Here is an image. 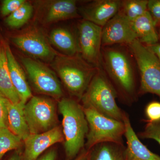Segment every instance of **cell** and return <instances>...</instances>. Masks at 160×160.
Instances as JSON below:
<instances>
[{
    "instance_id": "obj_21",
    "label": "cell",
    "mask_w": 160,
    "mask_h": 160,
    "mask_svg": "<svg viewBox=\"0 0 160 160\" xmlns=\"http://www.w3.org/2000/svg\"><path fill=\"white\" fill-rule=\"evenodd\" d=\"M34 14V7L26 1L19 9L5 19V23L11 29H18L26 25Z\"/></svg>"
},
{
    "instance_id": "obj_28",
    "label": "cell",
    "mask_w": 160,
    "mask_h": 160,
    "mask_svg": "<svg viewBox=\"0 0 160 160\" xmlns=\"http://www.w3.org/2000/svg\"><path fill=\"white\" fill-rule=\"evenodd\" d=\"M147 10L151 15L155 25L160 24V0H149Z\"/></svg>"
},
{
    "instance_id": "obj_13",
    "label": "cell",
    "mask_w": 160,
    "mask_h": 160,
    "mask_svg": "<svg viewBox=\"0 0 160 160\" xmlns=\"http://www.w3.org/2000/svg\"><path fill=\"white\" fill-rule=\"evenodd\" d=\"M63 141L62 128L58 126L42 133L30 134L24 141L22 160H36L51 146Z\"/></svg>"
},
{
    "instance_id": "obj_23",
    "label": "cell",
    "mask_w": 160,
    "mask_h": 160,
    "mask_svg": "<svg viewBox=\"0 0 160 160\" xmlns=\"http://www.w3.org/2000/svg\"><path fill=\"white\" fill-rule=\"evenodd\" d=\"M148 3L147 0L122 1L119 12L130 22H132L148 11Z\"/></svg>"
},
{
    "instance_id": "obj_16",
    "label": "cell",
    "mask_w": 160,
    "mask_h": 160,
    "mask_svg": "<svg viewBox=\"0 0 160 160\" xmlns=\"http://www.w3.org/2000/svg\"><path fill=\"white\" fill-rule=\"evenodd\" d=\"M5 48L12 82L16 91L19 96L21 102L26 104L32 97L26 72L17 61L10 47L7 44H5Z\"/></svg>"
},
{
    "instance_id": "obj_27",
    "label": "cell",
    "mask_w": 160,
    "mask_h": 160,
    "mask_svg": "<svg viewBox=\"0 0 160 160\" xmlns=\"http://www.w3.org/2000/svg\"><path fill=\"white\" fill-rule=\"evenodd\" d=\"M149 122H160V103L153 102L148 104L146 109Z\"/></svg>"
},
{
    "instance_id": "obj_2",
    "label": "cell",
    "mask_w": 160,
    "mask_h": 160,
    "mask_svg": "<svg viewBox=\"0 0 160 160\" xmlns=\"http://www.w3.org/2000/svg\"><path fill=\"white\" fill-rule=\"evenodd\" d=\"M50 64L69 93L80 99L98 69L79 53L67 56L60 53Z\"/></svg>"
},
{
    "instance_id": "obj_31",
    "label": "cell",
    "mask_w": 160,
    "mask_h": 160,
    "mask_svg": "<svg viewBox=\"0 0 160 160\" xmlns=\"http://www.w3.org/2000/svg\"><path fill=\"white\" fill-rule=\"evenodd\" d=\"M8 100L0 93V112L7 111V103Z\"/></svg>"
},
{
    "instance_id": "obj_14",
    "label": "cell",
    "mask_w": 160,
    "mask_h": 160,
    "mask_svg": "<svg viewBox=\"0 0 160 160\" xmlns=\"http://www.w3.org/2000/svg\"><path fill=\"white\" fill-rule=\"evenodd\" d=\"M121 3L119 0L93 1L78 8L79 14L84 20L103 27L119 11Z\"/></svg>"
},
{
    "instance_id": "obj_4",
    "label": "cell",
    "mask_w": 160,
    "mask_h": 160,
    "mask_svg": "<svg viewBox=\"0 0 160 160\" xmlns=\"http://www.w3.org/2000/svg\"><path fill=\"white\" fill-rule=\"evenodd\" d=\"M127 52L121 48L107 47L102 51V68L125 96L135 93L134 69Z\"/></svg>"
},
{
    "instance_id": "obj_5",
    "label": "cell",
    "mask_w": 160,
    "mask_h": 160,
    "mask_svg": "<svg viewBox=\"0 0 160 160\" xmlns=\"http://www.w3.org/2000/svg\"><path fill=\"white\" fill-rule=\"evenodd\" d=\"M83 107L89 128L86 144L88 149L102 143L122 145L125 132L123 121L106 117L91 107Z\"/></svg>"
},
{
    "instance_id": "obj_24",
    "label": "cell",
    "mask_w": 160,
    "mask_h": 160,
    "mask_svg": "<svg viewBox=\"0 0 160 160\" xmlns=\"http://www.w3.org/2000/svg\"><path fill=\"white\" fill-rule=\"evenodd\" d=\"M22 141L8 128H0V160L8 152L17 150Z\"/></svg>"
},
{
    "instance_id": "obj_11",
    "label": "cell",
    "mask_w": 160,
    "mask_h": 160,
    "mask_svg": "<svg viewBox=\"0 0 160 160\" xmlns=\"http://www.w3.org/2000/svg\"><path fill=\"white\" fill-rule=\"evenodd\" d=\"M78 29L79 54L87 62L98 69L102 68V27L84 20Z\"/></svg>"
},
{
    "instance_id": "obj_29",
    "label": "cell",
    "mask_w": 160,
    "mask_h": 160,
    "mask_svg": "<svg viewBox=\"0 0 160 160\" xmlns=\"http://www.w3.org/2000/svg\"><path fill=\"white\" fill-rule=\"evenodd\" d=\"M57 152L55 149H50L43 153L36 160H57Z\"/></svg>"
},
{
    "instance_id": "obj_1",
    "label": "cell",
    "mask_w": 160,
    "mask_h": 160,
    "mask_svg": "<svg viewBox=\"0 0 160 160\" xmlns=\"http://www.w3.org/2000/svg\"><path fill=\"white\" fill-rule=\"evenodd\" d=\"M62 116L64 148L67 159L77 155L85 145L88 132V125L83 106L75 100L63 98L58 103Z\"/></svg>"
},
{
    "instance_id": "obj_9",
    "label": "cell",
    "mask_w": 160,
    "mask_h": 160,
    "mask_svg": "<svg viewBox=\"0 0 160 160\" xmlns=\"http://www.w3.org/2000/svg\"><path fill=\"white\" fill-rule=\"evenodd\" d=\"M24 112L30 134L42 133L57 126L56 106L50 98L32 96L25 104Z\"/></svg>"
},
{
    "instance_id": "obj_6",
    "label": "cell",
    "mask_w": 160,
    "mask_h": 160,
    "mask_svg": "<svg viewBox=\"0 0 160 160\" xmlns=\"http://www.w3.org/2000/svg\"><path fill=\"white\" fill-rule=\"evenodd\" d=\"M21 61L26 76L36 92L55 99L62 98V85L53 69L46 63L29 57H22Z\"/></svg>"
},
{
    "instance_id": "obj_32",
    "label": "cell",
    "mask_w": 160,
    "mask_h": 160,
    "mask_svg": "<svg viewBox=\"0 0 160 160\" xmlns=\"http://www.w3.org/2000/svg\"><path fill=\"white\" fill-rule=\"evenodd\" d=\"M7 160H22V153L18 150H15Z\"/></svg>"
},
{
    "instance_id": "obj_26",
    "label": "cell",
    "mask_w": 160,
    "mask_h": 160,
    "mask_svg": "<svg viewBox=\"0 0 160 160\" xmlns=\"http://www.w3.org/2000/svg\"><path fill=\"white\" fill-rule=\"evenodd\" d=\"M26 0H4L2 1L0 12L3 17H8L20 8Z\"/></svg>"
},
{
    "instance_id": "obj_8",
    "label": "cell",
    "mask_w": 160,
    "mask_h": 160,
    "mask_svg": "<svg viewBox=\"0 0 160 160\" xmlns=\"http://www.w3.org/2000/svg\"><path fill=\"white\" fill-rule=\"evenodd\" d=\"M12 42L27 57L50 64L60 53L52 46L48 38L35 26H29L11 38Z\"/></svg>"
},
{
    "instance_id": "obj_19",
    "label": "cell",
    "mask_w": 160,
    "mask_h": 160,
    "mask_svg": "<svg viewBox=\"0 0 160 160\" xmlns=\"http://www.w3.org/2000/svg\"><path fill=\"white\" fill-rule=\"evenodd\" d=\"M131 22L137 39L140 42L147 46H152L158 42V34L149 12L147 11L145 14Z\"/></svg>"
},
{
    "instance_id": "obj_33",
    "label": "cell",
    "mask_w": 160,
    "mask_h": 160,
    "mask_svg": "<svg viewBox=\"0 0 160 160\" xmlns=\"http://www.w3.org/2000/svg\"><path fill=\"white\" fill-rule=\"evenodd\" d=\"M76 160H88V159H87V158L86 155H83L80 157Z\"/></svg>"
},
{
    "instance_id": "obj_20",
    "label": "cell",
    "mask_w": 160,
    "mask_h": 160,
    "mask_svg": "<svg viewBox=\"0 0 160 160\" xmlns=\"http://www.w3.org/2000/svg\"><path fill=\"white\" fill-rule=\"evenodd\" d=\"M0 93L13 104L22 102L10 78L5 44H0Z\"/></svg>"
},
{
    "instance_id": "obj_10",
    "label": "cell",
    "mask_w": 160,
    "mask_h": 160,
    "mask_svg": "<svg viewBox=\"0 0 160 160\" xmlns=\"http://www.w3.org/2000/svg\"><path fill=\"white\" fill-rule=\"evenodd\" d=\"M35 19L42 26L80 17L74 0H39L34 1Z\"/></svg>"
},
{
    "instance_id": "obj_25",
    "label": "cell",
    "mask_w": 160,
    "mask_h": 160,
    "mask_svg": "<svg viewBox=\"0 0 160 160\" xmlns=\"http://www.w3.org/2000/svg\"><path fill=\"white\" fill-rule=\"evenodd\" d=\"M140 135L144 138L154 140L160 145V122L148 123Z\"/></svg>"
},
{
    "instance_id": "obj_18",
    "label": "cell",
    "mask_w": 160,
    "mask_h": 160,
    "mask_svg": "<svg viewBox=\"0 0 160 160\" xmlns=\"http://www.w3.org/2000/svg\"><path fill=\"white\" fill-rule=\"evenodd\" d=\"M25 105L22 102L13 104L9 100L7 103V128L23 141L30 134L24 114Z\"/></svg>"
},
{
    "instance_id": "obj_22",
    "label": "cell",
    "mask_w": 160,
    "mask_h": 160,
    "mask_svg": "<svg viewBox=\"0 0 160 160\" xmlns=\"http://www.w3.org/2000/svg\"><path fill=\"white\" fill-rule=\"evenodd\" d=\"M121 145L112 143L98 144L92 154L91 160H125Z\"/></svg>"
},
{
    "instance_id": "obj_15",
    "label": "cell",
    "mask_w": 160,
    "mask_h": 160,
    "mask_svg": "<svg viewBox=\"0 0 160 160\" xmlns=\"http://www.w3.org/2000/svg\"><path fill=\"white\" fill-rule=\"evenodd\" d=\"M125 136L127 147L123 152L125 160H160V157L152 152L139 139L131 126L129 117L124 114Z\"/></svg>"
},
{
    "instance_id": "obj_17",
    "label": "cell",
    "mask_w": 160,
    "mask_h": 160,
    "mask_svg": "<svg viewBox=\"0 0 160 160\" xmlns=\"http://www.w3.org/2000/svg\"><path fill=\"white\" fill-rule=\"evenodd\" d=\"M48 38L52 46L61 51V54L73 56L79 53L77 38L67 28H54L50 32Z\"/></svg>"
},
{
    "instance_id": "obj_12",
    "label": "cell",
    "mask_w": 160,
    "mask_h": 160,
    "mask_svg": "<svg viewBox=\"0 0 160 160\" xmlns=\"http://www.w3.org/2000/svg\"><path fill=\"white\" fill-rule=\"evenodd\" d=\"M137 39L131 22L119 11L102 27V46L129 45Z\"/></svg>"
},
{
    "instance_id": "obj_30",
    "label": "cell",
    "mask_w": 160,
    "mask_h": 160,
    "mask_svg": "<svg viewBox=\"0 0 160 160\" xmlns=\"http://www.w3.org/2000/svg\"><path fill=\"white\" fill-rule=\"evenodd\" d=\"M155 54L160 61V42L151 46H147Z\"/></svg>"
},
{
    "instance_id": "obj_3",
    "label": "cell",
    "mask_w": 160,
    "mask_h": 160,
    "mask_svg": "<svg viewBox=\"0 0 160 160\" xmlns=\"http://www.w3.org/2000/svg\"><path fill=\"white\" fill-rule=\"evenodd\" d=\"M117 92L102 68L98 69L82 97L84 106L108 117L123 121L125 113L117 104Z\"/></svg>"
},
{
    "instance_id": "obj_34",
    "label": "cell",
    "mask_w": 160,
    "mask_h": 160,
    "mask_svg": "<svg viewBox=\"0 0 160 160\" xmlns=\"http://www.w3.org/2000/svg\"><path fill=\"white\" fill-rule=\"evenodd\" d=\"M158 35H159V38H160V29H159V32Z\"/></svg>"
},
{
    "instance_id": "obj_7",
    "label": "cell",
    "mask_w": 160,
    "mask_h": 160,
    "mask_svg": "<svg viewBox=\"0 0 160 160\" xmlns=\"http://www.w3.org/2000/svg\"><path fill=\"white\" fill-rule=\"evenodd\" d=\"M139 70L140 93H151L160 98V61L150 49L136 39L128 45Z\"/></svg>"
}]
</instances>
